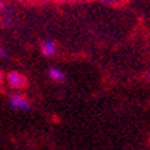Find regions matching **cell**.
<instances>
[{
  "label": "cell",
  "mask_w": 150,
  "mask_h": 150,
  "mask_svg": "<svg viewBox=\"0 0 150 150\" xmlns=\"http://www.w3.org/2000/svg\"><path fill=\"white\" fill-rule=\"evenodd\" d=\"M10 106L15 110H22V112H28L30 110V103L25 96L19 95V94H14L10 96Z\"/></svg>",
  "instance_id": "6da1fadb"
},
{
  "label": "cell",
  "mask_w": 150,
  "mask_h": 150,
  "mask_svg": "<svg viewBox=\"0 0 150 150\" xmlns=\"http://www.w3.org/2000/svg\"><path fill=\"white\" fill-rule=\"evenodd\" d=\"M7 83H8L10 87L13 88H23L26 86V79L23 76L22 73L19 72H10L8 76H7Z\"/></svg>",
  "instance_id": "7a4b0ae2"
},
{
  "label": "cell",
  "mask_w": 150,
  "mask_h": 150,
  "mask_svg": "<svg viewBox=\"0 0 150 150\" xmlns=\"http://www.w3.org/2000/svg\"><path fill=\"white\" fill-rule=\"evenodd\" d=\"M41 52H43V55H46V57H52V55L57 54V44L51 40L44 41L41 44Z\"/></svg>",
  "instance_id": "3957f363"
},
{
  "label": "cell",
  "mask_w": 150,
  "mask_h": 150,
  "mask_svg": "<svg viewBox=\"0 0 150 150\" xmlns=\"http://www.w3.org/2000/svg\"><path fill=\"white\" fill-rule=\"evenodd\" d=\"M48 76H50V79L54 80L55 83H62V81H65V79H66L65 73L57 68H51L50 70H48Z\"/></svg>",
  "instance_id": "277c9868"
},
{
  "label": "cell",
  "mask_w": 150,
  "mask_h": 150,
  "mask_svg": "<svg viewBox=\"0 0 150 150\" xmlns=\"http://www.w3.org/2000/svg\"><path fill=\"white\" fill-rule=\"evenodd\" d=\"M4 57H6V50L1 47V44H0V59L4 58Z\"/></svg>",
  "instance_id": "5b68a950"
},
{
  "label": "cell",
  "mask_w": 150,
  "mask_h": 150,
  "mask_svg": "<svg viewBox=\"0 0 150 150\" xmlns=\"http://www.w3.org/2000/svg\"><path fill=\"white\" fill-rule=\"evenodd\" d=\"M4 11V4H3V1H0V14H3Z\"/></svg>",
  "instance_id": "8992f818"
},
{
  "label": "cell",
  "mask_w": 150,
  "mask_h": 150,
  "mask_svg": "<svg viewBox=\"0 0 150 150\" xmlns=\"http://www.w3.org/2000/svg\"><path fill=\"white\" fill-rule=\"evenodd\" d=\"M100 1H105V3H112V1H117V0H100Z\"/></svg>",
  "instance_id": "52a82bcc"
},
{
  "label": "cell",
  "mask_w": 150,
  "mask_h": 150,
  "mask_svg": "<svg viewBox=\"0 0 150 150\" xmlns=\"http://www.w3.org/2000/svg\"><path fill=\"white\" fill-rule=\"evenodd\" d=\"M0 83H1V76H0Z\"/></svg>",
  "instance_id": "ba28073f"
},
{
  "label": "cell",
  "mask_w": 150,
  "mask_h": 150,
  "mask_svg": "<svg viewBox=\"0 0 150 150\" xmlns=\"http://www.w3.org/2000/svg\"><path fill=\"white\" fill-rule=\"evenodd\" d=\"M149 79H150V74H149Z\"/></svg>",
  "instance_id": "9c48e42d"
}]
</instances>
